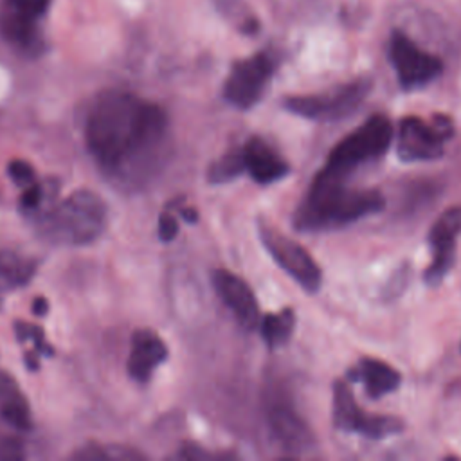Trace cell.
Masks as SVG:
<instances>
[{
	"instance_id": "cell-1",
	"label": "cell",
	"mask_w": 461,
	"mask_h": 461,
	"mask_svg": "<svg viewBox=\"0 0 461 461\" xmlns=\"http://www.w3.org/2000/svg\"><path fill=\"white\" fill-rule=\"evenodd\" d=\"M167 133V115L130 92H103L92 104L85 140L95 162L112 175H126L151 158Z\"/></svg>"
},
{
	"instance_id": "cell-2",
	"label": "cell",
	"mask_w": 461,
	"mask_h": 461,
	"mask_svg": "<svg viewBox=\"0 0 461 461\" xmlns=\"http://www.w3.org/2000/svg\"><path fill=\"white\" fill-rule=\"evenodd\" d=\"M384 207L385 198L380 191L344 187L342 178L321 169L295 211L294 221L303 230L333 229L378 212Z\"/></svg>"
},
{
	"instance_id": "cell-3",
	"label": "cell",
	"mask_w": 461,
	"mask_h": 461,
	"mask_svg": "<svg viewBox=\"0 0 461 461\" xmlns=\"http://www.w3.org/2000/svg\"><path fill=\"white\" fill-rule=\"evenodd\" d=\"M106 205L103 198L88 189H77L40 220L45 238L65 245H85L94 241L104 229Z\"/></svg>"
},
{
	"instance_id": "cell-4",
	"label": "cell",
	"mask_w": 461,
	"mask_h": 461,
	"mask_svg": "<svg viewBox=\"0 0 461 461\" xmlns=\"http://www.w3.org/2000/svg\"><path fill=\"white\" fill-rule=\"evenodd\" d=\"M391 139L393 126L389 119L384 115H373L330 151L322 171L344 180L360 164L382 157L387 151Z\"/></svg>"
},
{
	"instance_id": "cell-5",
	"label": "cell",
	"mask_w": 461,
	"mask_h": 461,
	"mask_svg": "<svg viewBox=\"0 0 461 461\" xmlns=\"http://www.w3.org/2000/svg\"><path fill=\"white\" fill-rule=\"evenodd\" d=\"M454 135V122L448 115L436 113L430 121L405 117L400 121L396 151L400 160H432L443 155L445 142Z\"/></svg>"
},
{
	"instance_id": "cell-6",
	"label": "cell",
	"mask_w": 461,
	"mask_h": 461,
	"mask_svg": "<svg viewBox=\"0 0 461 461\" xmlns=\"http://www.w3.org/2000/svg\"><path fill=\"white\" fill-rule=\"evenodd\" d=\"M371 81L360 77L335 90L315 95H294L285 99L286 110L315 121H339L351 115L367 97Z\"/></svg>"
},
{
	"instance_id": "cell-7",
	"label": "cell",
	"mask_w": 461,
	"mask_h": 461,
	"mask_svg": "<svg viewBox=\"0 0 461 461\" xmlns=\"http://www.w3.org/2000/svg\"><path fill=\"white\" fill-rule=\"evenodd\" d=\"M259 238L274 261L306 292L319 290L322 283L321 268L297 241L281 234L277 229L265 221H259Z\"/></svg>"
},
{
	"instance_id": "cell-8",
	"label": "cell",
	"mask_w": 461,
	"mask_h": 461,
	"mask_svg": "<svg viewBox=\"0 0 461 461\" xmlns=\"http://www.w3.org/2000/svg\"><path fill=\"white\" fill-rule=\"evenodd\" d=\"M272 72L274 59L267 52L236 61L223 85L225 99L241 110L254 106L263 95Z\"/></svg>"
},
{
	"instance_id": "cell-9",
	"label": "cell",
	"mask_w": 461,
	"mask_h": 461,
	"mask_svg": "<svg viewBox=\"0 0 461 461\" xmlns=\"http://www.w3.org/2000/svg\"><path fill=\"white\" fill-rule=\"evenodd\" d=\"M389 58L403 88L427 85L443 70L439 58L418 49L405 34L394 32L389 45Z\"/></svg>"
},
{
	"instance_id": "cell-10",
	"label": "cell",
	"mask_w": 461,
	"mask_h": 461,
	"mask_svg": "<svg viewBox=\"0 0 461 461\" xmlns=\"http://www.w3.org/2000/svg\"><path fill=\"white\" fill-rule=\"evenodd\" d=\"M461 232V207L443 211L432 223L429 241L432 249V261L425 270V283L436 286L443 281L454 265L456 238Z\"/></svg>"
},
{
	"instance_id": "cell-11",
	"label": "cell",
	"mask_w": 461,
	"mask_h": 461,
	"mask_svg": "<svg viewBox=\"0 0 461 461\" xmlns=\"http://www.w3.org/2000/svg\"><path fill=\"white\" fill-rule=\"evenodd\" d=\"M267 421L274 438L283 448L294 454H301L313 445V436L304 420L285 400H276L268 405Z\"/></svg>"
},
{
	"instance_id": "cell-12",
	"label": "cell",
	"mask_w": 461,
	"mask_h": 461,
	"mask_svg": "<svg viewBox=\"0 0 461 461\" xmlns=\"http://www.w3.org/2000/svg\"><path fill=\"white\" fill-rule=\"evenodd\" d=\"M212 285L220 299L232 310L243 328L252 330L259 324L258 301L243 279L227 270H216Z\"/></svg>"
},
{
	"instance_id": "cell-13",
	"label": "cell",
	"mask_w": 461,
	"mask_h": 461,
	"mask_svg": "<svg viewBox=\"0 0 461 461\" xmlns=\"http://www.w3.org/2000/svg\"><path fill=\"white\" fill-rule=\"evenodd\" d=\"M167 357L164 340L151 330H139L131 337V351L128 357V373L137 382H148L153 369Z\"/></svg>"
},
{
	"instance_id": "cell-14",
	"label": "cell",
	"mask_w": 461,
	"mask_h": 461,
	"mask_svg": "<svg viewBox=\"0 0 461 461\" xmlns=\"http://www.w3.org/2000/svg\"><path fill=\"white\" fill-rule=\"evenodd\" d=\"M243 157L247 171L258 184H272L290 171V166L261 137H250L247 140Z\"/></svg>"
},
{
	"instance_id": "cell-15",
	"label": "cell",
	"mask_w": 461,
	"mask_h": 461,
	"mask_svg": "<svg viewBox=\"0 0 461 461\" xmlns=\"http://www.w3.org/2000/svg\"><path fill=\"white\" fill-rule=\"evenodd\" d=\"M348 378L362 382L371 398H380L393 393L402 382V376L394 367L376 358H362L357 367L349 369Z\"/></svg>"
},
{
	"instance_id": "cell-16",
	"label": "cell",
	"mask_w": 461,
	"mask_h": 461,
	"mask_svg": "<svg viewBox=\"0 0 461 461\" xmlns=\"http://www.w3.org/2000/svg\"><path fill=\"white\" fill-rule=\"evenodd\" d=\"M0 416L16 430H31V411L16 380L0 371Z\"/></svg>"
},
{
	"instance_id": "cell-17",
	"label": "cell",
	"mask_w": 461,
	"mask_h": 461,
	"mask_svg": "<svg viewBox=\"0 0 461 461\" xmlns=\"http://www.w3.org/2000/svg\"><path fill=\"white\" fill-rule=\"evenodd\" d=\"M0 34L18 49L36 50L40 45L36 20L7 7H0Z\"/></svg>"
},
{
	"instance_id": "cell-18",
	"label": "cell",
	"mask_w": 461,
	"mask_h": 461,
	"mask_svg": "<svg viewBox=\"0 0 461 461\" xmlns=\"http://www.w3.org/2000/svg\"><path fill=\"white\" fill-rule=\"evenodd\" d=\"M366 411L357 405L349 385L342 380L333 384V425L342 430L358 432Z\"/></svg>"
},
{
	"instance_id": "cell-19",
	"label": "cell",
	"mask_w": 461,
	"mask_h": 461,
	"mask_svg": "<svg viewBox=\"0 0 461 461\" xmlns=\"http://www.w3.org/2000/svg\"><path fill=\"white\" fill-rule=\"evenodd\" d=\"M36 270L32 258H23L13 250H0V290H14L25 285Z\"/></svg>"
},
{
	"instance_id": "cell-20",
	"label": "cell",
	"mask_w": 461,
	"mask_h": 461,
	"mask_svg": "<svg viewBox=\"0 0 461 461\" xmlns=\"http://www.w3.org/2000/svg\"><path fill=\"white\" fill-rule=\"evenodd\" d=\"M259 326H261V335L267 346L277 348V346H283L292 337V331L295 326V315L290 308H285L277 313L265 315Z\"/></svg>"
},
{
	"instance_id": "cell-21",
	"label": "cell",
	"mask_w": 461,
	"mask_h": 461,
	"mask_svg": "<svg viewBox=\"0 0 461 461\" xmlns=\"http://www.w3.org/2000/svg\"><path fill=\"white\" fill-rule=\"evenodd\" d=\"M245 157L243 148H234L212 162L207 169V180L211 184H223L230 182L232 178L240 176L245 171Z\"/></svg>"
},
{
	"instance_id": "cell-22",
	"label": "cell",
	"mask_w": 461,
	"mask_h": 461,
	"mask_svg": "<svg viewBox=\"0 0 461 461\" xmlns=\"http://www.w3.org/2000/svg\"><path fill=\"white\" fill-rule=\"evenodd\" d=\"M14 330H16V339L20 342H25V340H32L34 344V349L45 357H50L54 353V349L45 342V337H43V330L40 326H34V324H29V322H23V321H18L14 322Z\"/></svg>"
},
{
	"instance_id": "cell-23",
	"label": "cell",
	"mask_w": 461,
	"mask_h": 461,
	"mask_svg": "<svg viewBox=\"0 0 461 461\" xmlns=\"http://www.w3.org/2000/svg\"><path fill=\"white\" fill-rule=\"evenodd\" d=\"M50 0H4V5L32 18L38 20L41 14H45V11L49 9Z\"/></svg>"
},
{
	"instance_id": "cell-24",
	"label": "cell",
	"mask_w": 461,
	"mask_h": 461,
	"mask_svg": "<svg viewBox=\"0 0 461 461\" xmlns=\"http://www.w3.org/2000/svg\"><path fill=\"white\" fill-rule=\"evenodd\" d=\"M7 173L20 185H23V184H27V182H31L34 178V169L25 160H11L7 164Z\"/></svg>"
},
{
	"instance_id": "cell-25",
	"label": "cell",
	"mask_w": 461,
	"mask_h": 461,
	"mask_svg": "<svg viewBox=\"0 0 461 461\" xmlns=\"http://www.w3.org/2000/svg\"><path fill=\"white\" fill-rule=\"evenodd\" d=\"M23 445L16 438L0 439V459L2 461H20L23 459Z\"/></svg>"
},
{
	"instance_id": "cell-26",
	"label": "cell",
	"mask_w": 461,
	"mask_h": 461,
	"mask_svg": "<svg viewBox=\"0 0 461 461\" xmlns=\"http://www.w3.org/2000/svg\"><path fill=\"white\" fill-rule=\"evenodd\" d=\"M41 202H43V187L38 184L27 187L20 196V205L25 211H34Z\"/></svg>"
},
{
	"instance_id": "cell-27",
	"label": "cell",
	"mask_w": 461,
	"mask_h": 461,
	"mask_svg": "<svg viewBox=\"0 0 461 461\" xmlns=\"http://www.w3.org/2000/svg\"><path fill=\"white\" fill-rule=\"evenodd\" d=\"M178 234V221L171 214H160L158 218V238L162 241H173Z\"/></svg>"
},
{
	"instance_id": "cell-28",
	"label": "cell",
	"mask_w": 461,
	"mask_h": 461,
	"mask_svg": "<svg viewBox=\"0 0 461 461\" xmlns=\"http://www.w3.org/2000/svg\"><path fill=\"white\" fill-rule=\"evenodd\" d=\"M76 459H83V461H97V459H108L110 454L108 450H103L101 447H85L81 450H77L74 454Z\"/></svg>"
},
{
	"instance_id": "cell-29",
	"label": "cell",
	"mask_w": 461,
	"mask_h": 461,
	"mask_svg": "<svg viewBox=\"0 0 461 461\" xmlns=\"http://www.w3.org/2000/svg\"><path fill=\"white\" fill-rule=\"evenodd\" d=\"M32 312L38 315V317H45L49 313V303L45 297H36L32 301Z\"/></svg>"
},
{
	"instance_id": "cell-30",
	"label": "cell",
	"mask_w": 461,
	"mask_h": 461,
	"mask_svg": "<svg viewBox=\"0 0 461 461\" xmlns=\"http://www.w3.org/2000/svg\"><path fill=\"white\" fill-rule=\"evenodd\" d=\"M25 366L31 369V371H36L40 367V362H38V351H25Z\"/></svg>"
},
{
	"instance_id": "cell-31",
	"label": "cell",
	"mask_w": 461,
	"mask_h": 461,
	"mask_svg": "<svg viewBox=\"0 0 461 461\" xmlns=\"http://www.w3.org/2000/svg\"><path fill=\"white\" fill-rule=\"evenodd\" d=\"M180 214H182V218L185 220V221H189V223H194L196 220H198V214H196V211L194 209H182L180 211Z\"/></svg>"
}]
</instances>
